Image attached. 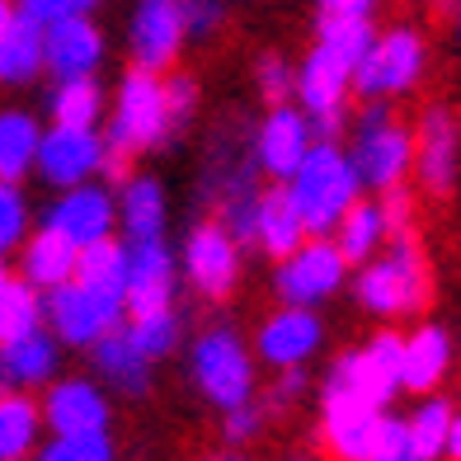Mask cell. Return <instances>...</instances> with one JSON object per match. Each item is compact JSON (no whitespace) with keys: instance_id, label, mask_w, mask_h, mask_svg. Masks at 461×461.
<instances>
[{"instance_id":"6da1fadb","label":"cell","mask_w":461,"mask_h":461,"mask_svg":"<svg viewBox=\"0 0 461 461\" xmlns=\"http://www.w3.org/2000/svg\"><path fill=\"white\" fill-rule=\"evenodd\" d=\"M429 297H433V268H429V255H424L414 230L391 236L353 274V302L376 321L419 316L429 306Z\"/></svg>"},{"instance_id":"7a4b0ae2","label":"cell","mask_w":461,"mask_h":461,"mask_svg":"<svg viewBox=\"0 0 461 461\" xmlns=\"http://www.w3.org/2000/svg\"><path fill=\"white\" fill-rule=\"evenodd\" d=\"M283 184H287V194L306 221V236H330L339 226V217L348 212V203L363 198V179L334 137L311 141V151L302 156V165Z\"/></svg>"},{"instance_id":"3957f363","label":"cell","mask_w":461,"mask_h":461,"mask_svg":"<svg viewBox=\"0 0 461 461\" xmlns=\"http://www.w3.org/2000/svg\"><path fill=\"white\" fill-rule=\"evenodd\" d=\"M188 382L212 410H230L255 401L259 391V367L255 348L245 344L236 325H212L188 344Z\"/></svg>"},{"instance_id":"277c9868","label":"cell","mask_w":461,"mask_h":461,"mask_svg":"<svg viewBox=\"0 0 461 461\" xmlns=\"http://www.w3.org/2000/svg\"><path fill=\"white\" fill-rule=\"evenodd\" d=\"M104 141L118 146L128 156L156 151V146H175V128H170V109H165V76L160 71H141L128 67L118 80V90L109 99L104 113Z\"/></svg>"},{"instance_id":"5b68a950","label":"cell","mask_w":461,"mask_h":461,"mask_svg":"<svg viewBox=\"0 0 461 461\" xmlns=\"http://www.w3.org/2000/svg\"><path fill=\"white\" fill-rule=\"evenodd\" d=\"M424 76H429V38L414 24H391L376 29L372 48L353 67V95L391 104L401 95H414L424 86Z\"/></svg>"},{"instance_id":"8992f818","label":"cell","mask_w":461,"mask_h":461,"mask_svg":"<svg viewBox=\"0 0 461 461\" xmlns=\"http://www.w3.org/2000/svg\"><path fill=\"white\" fill-rule=\"evenodd\" d=\"M348 160L358 170L363 188L382 194V188H395L410 179L414 165V132L401 118L391 113L386 99H367V109L353 122V141H348Z\"/></svg>"},{"instance_id":"52a82bcc","label":"cell","mask_w":461,"mask_h":461,"mask_svg":"<svg viewBox=\"0 0 461 461\" xmlns=\"http://www.w3.org/2000/svg\"><path fill=\"white\" fill-rule=\"evenodd\" d=\"M128 306H122V287H95L67 278L43 292V325L57 334L61 348H95L109 330L122 325Z\"/></svg>"},{"instance_id":"ba28073f","label":"cell","mask_w":461,"mask_h":461,"mask_svg":"<svg viewBox=\"0 0 461 461\" xmlns=\"http://www.w3.org/2000/svg\"><path fill=\"white\" fill-rule=\"evenodd\" d=\"M348 283V259L330 236H306L297 249L274 259V292L287 306H325Z\"/></svg>"},{"instance_id":"9c48e42d","label":"cell","mask_w":461,"mask_h":461,"mask_svg":"<svg viewBox=\"0 0 461 461\" xmlns=\"http://www.w3.org/2000/svg\"><path fill=\"white\" fill-rule=\"evenodd\" d=\"M240 274H245V245H236V236H226L212 217L188 226L179 249V278L203 302H226L240 287Z\"/></svg>"},{"instance_id":"30bf717a","label":"cell","mask_w":461,"mask_h":461,"mask_svg":"<svg viewBox=\"0 0 461 461\" xmlns=\"http://www.w3.org/2000/svg\"><path fill=\"white\" fill-rule=\"evenodd\" d=\"M414 165L410 175L419 179L429 198H452L461 179V113L452 104H429L414 122Z\"/></svg>"},{"instance_id":"8fae6325","label":"cell","mask_w":461,"mask_h":461,"mask_svg":"<svg viewBox=\"0 0 461 461\" xmlns=\"http://www.w3.org/2000/svg\"><path fill=\"white\" fill-rule=\"evenodd\" d=\"M348 95H353V71L334 61L325 48L311 43V52L297 61V80H292V99L311 118L316 137H339L348 122Z\"/></svg>"},{"instance_id":"7c38bea8","label":"cell","mask_w":461,"mask_h":461,"mask_svg":"<svg viewBox=\"0 0 461 461\" xmlns=\"http://www.w3.org/2000/svg\"><path fill=\"white\" fill-rule=\"evenodd\" d=\"M382 410L391 405H372L367 395L321 382V443L334 461H367L376 424H382Z\"/></svg>"},{"instance_id":"4fadbf2b","label":"cell","mask_w":461,"mask_h":461,"mask_svg":"<svg viewBox=\"0 0 461 461\" xmlns=\"http://www.w3.org/2000/svg\"><path fill=\"white\" fill-rule=\"evenodd\" d=\"M175 292H179V259L165 245V236L128 240V259H122V306H128V316L175 306Z\"/></svg>"},{"instance_id":"5bb4252c","label":"cell","mask_w":461,"mask_h":461,"mask_svg":"<svg viewBox=\"0 0 461 461\" xmlns=\"http://www.w3.org/2000/svg\"><path fill=\"white\" fill-rule=\"evenodd\" d=\"M104 151H109V141H104L99 128H67V122H52V128H43V137H38L33 175L57 194V188L99 179Z\"/></svg>"},{"instance_id":"9a60e30c","label":"cell","mask_w":461,"mask_h":461,"mask_svg":"<svg viewBox=\"0 0 461 461\" xmlns=\"http://www.w3.org/2000/svg\"><path fill=\"white\" fill-rule=\"evenodd\" d=\"M255 363L268 367H306L325 348V321L316 306H278L274 316H264L255 330Z\"/></svg>"},{"instance_id":"2e32d148","label":"cell","mask_w":461,"mask_h":461,"mask_svg":"<svg viewBox=\"0 0 461 461\" xmlns=\"http://www.w3.org/2000/svg\"><path fill=\"white\" fill-rule=\"evenodd\" d=\"M184 14H179V0H132V14H128V57L132 67L141 71H170L179 67L184 57Z\"/></svg>"},{"instance_id":"e0dca14e","label":"cell","mask_w":461,"mask_h":461,"mask_svg":"<svg viewBox=\"0 0 461 461\" xmlns=\"http://www.w3.org/2000/svg\"><path fill=\"white\" fill-rule=\"evenodd\" d=\"M43 226L67 236L76 249L90 245L99 236H113L118 230V207H113V188L104 179H86V184H71V188H57V198L48 203Z\"/></svg>"},{"instance_id":"ac0fdd59","label":"cell","mask_w":461,"mask_h":461,"mask_svg":"<svg viewBox=\"0 0 461 461\" xmlns=\"http://www.w3.org/2000/svg\"><path fill=\"white\" fill-rule=\"evenodd\" d=\"M311 141H316L311 118L287 99V104H268L264 122L249 132V151H255V165H259L264 179L283 184V179L302 165V156L311 151Z\"/></svg>"},{"instance_id":"d6986e66","label":"cell","mask_w":461,"mask_h":461,"mask_svg":"<svg viewBox=\"0 0 461 461\" xmlns=\"http://www.w3.org/2000/svg\"><path fill=\"white\" fill-rule=\"evenodd\" d=\"M48 433H80V429H109L113 405L109 391L99 386V376H52L38 395Z\"/></svg>"},{"instance_id":"ffe728a7","label":"cell","mask_w":461,"mask_h":461,"mask_svg":"<svg viewBox=\"0 0 461 461\" xmlns=\"http://www.w3.org/2000/svg\"><path fill=\"white\" fill-rule=\"evenodd\" d=\"M104 57H109V38L95 24V14H71L43 24V71L52 80L67 76H99Z\"/></svg>"},{"instance_id":"44dd1931","label":"cell","mask_w":461,"mask_h":461,"mask_svg":"<svg viewBox=\"0 0 461 461\" xmlns=\"http://www.w3.org/2000/svg\"><path fill=\"white\" fill-rule=\"evenodd\" d=\"M456 358V339L452 330H443L438 321H419L405 339H401V391H438L443 376L452 372Z\"/></svg>"},{"instance_id":"7402d4cb","label":"cell","mask_w":461,"mask_h":461,"mask_svg":"<svg viewBox=\"0 0 461 461\" xmlns=\"http://www.w3.org/2000/svg\"><path fill=\"white\" fill-rule=\"evenodd\" d=\"M61 353L67 348L57 344V334L48 325H33L0 344V367H5V382L14 391H43L61 372Z\"/></svg>"},{"instance_id":"603a6c76","label":"cell","mask_w":461,"mask_h":461,"mask_svg":"<svg viewBox=\"0 0 461 461\" xmlns=\"http://www.w3.org/2000/svg\"><path fill=\"white\" fill-rule=\"evenodd\" d=\"M86 353H90V363H95L99 386H109V391H118V395H128V401H141V395L151 391V372H156V363L128 339V330H122V325L109 330V334H104L95 348H86Z\"/></svg>"},{"instance_id":"cb8c5ba5","label":"cell","mask_w":461,"mask_h":461,"mask_svg":"<svg viewBox=\"0 0 461 461\" xmlns=\"http://www.w3.org/2000/svg\"><path fill=\"white\" fill-rule=\"evenodd\" d=\"M118 226L128 240H146V236H165V221H170V198H165V184L156 175H128L118 179Z\"/></svg>"},{"instance_id":"d4e9b609","label":"cell","mask_w":461,"mask_h":461,"mask_svg":"<svg viewBox=\"0 0 461 461\" xmlns=\"http://www.w3.org/2000/svg\"><path fill=\"white\" fill-rule=\"evenodd\" d=\"M306 240V221L292 203L287 184H268L259 188V203H255V249L268 259H283L287 249H297Z\"/></svg>"},{"instance_id":"484cf974","label":"cell","mask_w":461,"mask_h":461,"mask_svg":"<svg viewBox=\"0 0 461 461\" xmlns=\"http://www.w3.org/2000/svg\"><path fill=\"white\" fill-rule=\"evenodd\" d=\"M14 255H19L14 274L24 278L29 287H38V292H48L57 283L76 278V245L67 236H57V230H48V226H33L29 236L19 240Z\"/></svg>"},{"instance_id":"4316f807","label":"cell","mask_w":461,"mask_h":461,"mask_svg":"<svg viewBox=\"0 0 461 461\" xmlns=\"http://www.w3.org/2000/svg\"><path fill=\"white\" fill-rule=\"evenodd\" d=\"M43 410L33 391H0V461H29L43 443Z\"/></svg>"},{"instance_id":"83f0119b","label":"cell","mask_w":461,"mask_h":461,"mask_svg":"<svg viewBox=\"0 0 461 461\" xmlns=\"http://www.w3.org/2000/svg\"><path fill=\"white\" fill-rule=\"evenodd\" d=\"M330 240L339 245V255L348 259V268H358L363 259H372L376 249L391 240L386 217H382V203H376V198H353L348 212L339 217V226L330 230Z\"/></svg>"},{"instance_id":"f1b7e54d","label":"cell","mask_w":461,"mask_h":461,"mask_svg":"<svg viewBox=\"0 0 461 461\" xmlns=\"http://www.w3.org/2000/svg\"><path fill=\"white\" fill-rule=\"evenodd\" d=\"M109 113V90L99 86V76H67L52 80L48 90V118L67 122V128H99Z\"/></svg>"},{"instance_id":"f546056e","label":"cell","mask_w":461,"mask_h":461,"mask_svg":"<svg viewBox=\"0 0 461 461\" xmlns=\"http://www.w3.org/2000/svg\"><path fill=\"white\" fill-rule=\"evenodd\" d=\"M43 76V29L19 14L0 33V90H24Z\"/></svg>"},{"instance_id":"4dcf8cb0","label":"cell","mask_w":461,"mask_h":461,"mask_svg":"<svg viewBox=\"0 0 461 461\" xmlns=\"http://www.w3.org/2000/svg\"><path fill=\"white\" fill-rule=\"evenodd\" d=\"M38 137H43V122H38V113L14 109V104H5V109H0V179L24 184V179L33 175Z\"/></svg>"},{"instance_id":"1f68e13d","label":"cell","mask_w":461,"mask_h":461,"mask_svg":"<svg viewBox=\"0 0 461 461\" xmlns=\"http://www.w3.org/2000/svg\"><path fill=\"white\" fill-rule=\"evenodd\" d=\"M452 414L456 405L443 401L438 391H424L419 395V405L410 410L405 419V438H410V447L414 456H424V461H443V443H447V424H452Z\"/></svg>"},{"instance_id":"d6a6232c","label":"cell","mask_w":461,"mask_h":461,"mask_svg":"<svg viewBox=\"0 0 461 461\" xmlns=\"http://www.w3.org/2000/svg\"><path fill=\"white\" fill-rule=\"evenodd\" d=\"M376 24L372 19H339V14H316V48H325L334 61H344L353 71L363 61V52L372 48Z\"/></svg>"},{"instance_id":"836d02e7","label":"cell","mask_w":461,"mask_h":461,"mask_svg":"<svg viewBox=\"0 0 461 461\" xmlns=\"http://www.w3.org/2000/svg\"><path fill=\"white\" fill-rule=\"evenodd\" d=\"M128 339L146 353L151 363H165L170 353L184 344V321H179V311L175 306H165V311H146V316H128Z\"/></svg>"},{"instance_id":"e575fe53","label":"cell","mask_w":461,"mask_h":461,"mask_svg":"<svg viewBox=\"0 0 461 461\" xmlns=\"http://www.w3.org/2000/svg\"><path fill=\"white\" fill-rule=\"evenodd\" d=\"M29 461H118L109 429H80V433H48Z\"/></svg>"},{"instance_id":"d590c367","label":"cell","mask_w":461,"mask_h":461,"mask_svg":"<svg viewBox=\"0 0 461 461\" xmlns=\"http://www.w3.org/2000/svg\"><path fill=\"white\" fill-rule=\"evenodd\" d=\"M33 325H43V292L29 287L19 274L0 278V344Z\"/></svg>"},{"instance_id":"8d00e7d4","label":"cell","mask_w":461,"mask_h":461,"mask_svg":"<svg viewBox=\"0 0 461 461\" xmlns=\"http://www.w3.org/2000/svg\"><path fill=\"white\" fill-rule=\"evenodd\" d=\"M122 259H128V240L99 236L76 249V278L95 287H122Z\"/></svg>"},{"instance_id":"74e56055","label":"cell","mask_w":461,"mask_h":461,"mask_svg":"<svg viewBox=\"0 0 461 461\" xmlns=\"http://www.w3.org/2000/svg\"><path fill=\"white\" fill-rule=\"evenodd\" d=\"M29 230H33V203L24 194V184L0 179V255H14Z\"/></svg>"},{"instance_id":"f35d334b","label":"cell","mask_w":461,"mask_h":461,"mask_svg":"<svg viewBox=\"0 0 461 461\" xmlns=\"http://www.w3.org/2000/svg\"><path fill=\"white\" fill-rule=\"evenodd\" d=\"M198 104H203V90H198V80L188 76V71H165V109H170V128H175V141L194 128V118H198Z\"/></svg>"},{"instance_id":"ab89813d","label":"cell","mask_w":461,"mask_h":461,"mask_svg":"<svg viewBox=\"0 0 461 461\" xmlns=\"http://www.w3.org/2000/svg\"><path fill=\"white\" fill-rule=\"evenodd\" d=\"M268 429V410L264 401H245V405H230L221 410V443L226 447H255Z\"/></svg>"},{"instance_id":"60d3db41","label":"cell","mask_w":461,"mask_h":461,"mask_svg":"<svg viewBox=\"0 0 461 461\" xmlns=\"http://www.w3.org/2000/svg\"><path fill=\"white\" fill-rule=\"evenodd\" d=\"M292 80H297V67L283 52H264L255 61V90L264 104H287L292 99Z\"/></svg>"},{"instance_id":"b9f144b4","label":"cell","mask_w":461,"mask_h":461,"mask_svg":"<svg viewBox=\"0 0 461 461\" xmlns=\"http://www.w3.org/2000/svg\"><path fill=\"white\" fill-rule=\"evenodd\" d=\"M230 0H179V14H184V33L207 43V38H217L226 29V10Z\"/></svg>"},{"instance_id":"7bdbcfd3","label":"cell","mask_w":461,"mask_h":461,"mask_svg":"<svg viewBox=\"0 0 461 461\" xmlns=\"http://www.w3.org/2000/svg\"><path fill=\"white\" fill-rule=\"evenodd\" d=\"M14 5L24 19H33L43 29V24H57V19H71V14H95L104 0H14Z\"/></svg>"},{"instance_id":"ee69618b","label":"cell","mask_w":461,"mask_h":461,"mask_svg":"<svg viewBox=\"0 0 461 461\" xmlns=\"http://www.w3.org/2000/svg\"><path fill=\"white\" fill-rule=\"evenodd\" d=\"M306 391H311V376H306V367H278V382H274V391L264 395V410H268V414L292 410V405H297Z\"/></svg>"},{"instance_id":"f6af8a7d","label":"cell","mask_w":461,"mask_h":461,"mask_svg":"<svg viewBox=\"0 0 461 461\" xmlns=\"http://www.w3.org/2000/svg\"><path fill=\"white\" fill-rule=\"evenodd\" d=\"M382 217H386V230L391 236H401V230H414V194L405 184H395V188H382Z\"/></svg>"},{"instance_id":"bcb514c9","label":"cell","mask_w":461,"mask_h":461,"mask_svg":"<svg viewBox=\"0 0 461 461\" xmlns=\"http://www.w3.org/2000/svg\"><path fill=\"white\" fill-rule=\"evenodd\" d=\"M321 14H339V19H372L382 10V0H316Z\"/></svg>"},{"instance_id":"7dc6e473","label":"cell","mask_w":461,"mask_h":461,"mask_svg":"<svg viewBox=\"0 0 461 461\" xmlns=\"http://www.w3.org/2000/svg\"><path fill=\"white\" fill-rule=\"evenodd\" d=\"M443 461H461V410L452 414V424H447V443H443Z\"/></svg>"},{"instance_id":"c3c4849f","label":"cell","mask_w":461,"mask_h":461,"mask_svg":"<svg viewBox=\"0 0 461 461\" xmlns=\"http://www.w3.org/2000/svg\"><path fill=\"white\" fill-rule=\"evenodd\" d=\"M203 461H255L245 447H226V452H212V456H203Z\"/></svg>"},{"instance_id":"681fc988","label":"cell","mask_w":461,"mask_h":461,"mask_svg":"<svg viewBox=\"0 0 461 461\" xmlns=\"http://www.w3.org/2000/svg\"><path fill=\"white\" fill-rule=\"evenodd\" d=\"M14 19H19V5H14V0H0V33H5Z\"/></svg>"},{"instance_id":"f907efd6","label":"cell","mask_w":461,"mask_h":461,"mask_svg":"<svg viewBox=\"0 0 461 461\" xmlns=\"http://www.w3.org/2000/svg\"><path fill=\"white\" fill-rule=\"evenodd\" d=\"M0 278H10V255H0Z\"/></svg>"},{"instance_id":"816d5d0a","label":"cell","mask_w":461,"mask_h":461,"mask_svg":"<svg viewBox=\"0 0 461 461\" xmlns=\"http://www.w3.org/2000/svg\"><path fill=\"white\" fill-rule=\"evenodd\" d=\"M395 461H424V456H414V447H405L401 456H395Z\"/></svg>"},{"instance_id":"f5cc1de1","label":"cell","mask_w":461,"mask_h":461,"mask_svg":"<svg viewBox=\"0 0 461 461\" xmlns=\"http://www.w3.org/2000/svg\"><path fill=\"white\" fill-rule=\"evenodd\" d=\"M452 14H456V38H461V0H456V5H452Z\"/></svg>"},{"instance_id":"db71d44e","label":"cell","mask_w":461,"mask_h":461,"mask_svg":"<svg viewBox=\"0 0 461 461\" xmlns=\"http://www.w3.org/2000/svg\"><path fill=\"white\" fill-rule=\"evenodd\" d=\"M287 461H316V456H306V452H292Z\"/></svg>"},{"instance_id":"11a10c76","label":"cell","mask_w":461,"mask_h":461,"mask_svg":"<svg viewBox=\"0 0 461 461\" xmlns=\"http://www.w3.org/2000/svg\"><path fill=\"white\" fill-rule=\"evenodd\" d=\"M433 5H438V10H452V5H456V0H433Z\"/></svg>"},{"instance_id":"9f6ffc18","label":"cell","mask_w":461,"mask_h":461,"mask_svg":"<svg viewBox=\"0 0 461 461\" xmlns=\"http://www.w3.org/2000/svg\"><path fill=\"white\" fill-rule=\"evenodd\" d=\"M0 391H10V382H5V367H0Z\"/></svg>"},{"instance_id":"6f0895ef","label":"cell","mask_w":461,"mask_h":461,"mask_svg":"<svg viewBox=\"0 0 461 461\" xmlns=\"http://www.w3.org/2000/svg\"><path fill=\"white\" fill-rule=\"evenodd\" d=\"M456 348H461V344H456Z\"/></svg>"}]
</instances>
